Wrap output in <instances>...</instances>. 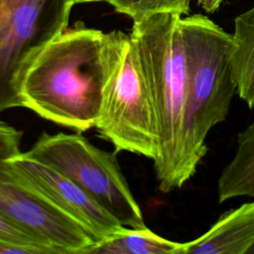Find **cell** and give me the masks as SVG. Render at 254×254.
Returning a JSON list of instances; mask_svg holds the SVG:
<instances>
[{
	"instance_id": "277c9868",
	"label": "cell",
	"mask_w": 254,
	"mask_h": 254,
	"mask_svg": "<svg viewBox=\"0 0 254 254\" xmlns=\"http://www.w3.org/2000/svg\"><path fill=\"white\" fill-rule=\"evenodd\" d=\"M102 103L94 127L115 151L155 160L159 150L158 120L150 88L130 36L105 33Z\"/></svg>"
},
{
	"instance_id": "5bb4252c",
	"label": "cell",
	"mask_w": 254,
	"mask_h": 254,
	"mask_svg": "<svg viewBox=\"0 0 254 254\" xmlns=\"http://www.w3.org/2000/svg\"><path fill=\"white\" fill-rule=\"evenodd\" d=\"M0 241L29 247L37 250L39 254H54V252L44 246L38 239L17 225L12 219L0 211Z\"/></svg>"
},
{
	"instance_id": "9c48e42d",
	"label": "cell",
	"mask_w": 254,
	"mask_h": 254,
	"mask_svg": "<svg viewBox=\"0 0 254 254\" xmlns=\"http://www.w3.org/2000/svg\"><path fill=\"white\" fill-rule=\"evenodd\" d=\"M254 247V200L223 213L185 254H249Z\"/></svg>"
},
{
	"instance_id": "52a82bcc",
	"label": "cell",
	"mask_w": 254,
	"mask_h": 254,
	"mask_svg": "<svg viewBox=\"0 0 254 254\" xmlns=\"http://www.w3.org/2000/svg\"><path fill=\"white\" fill-rule=\"evenodd\" d=\"M22 134L0 121V211L54 254H88L93 236L11 175L7 160L21 153Z\"/></svg>"
},
{
	"instance_id": "30bf717a",
	"label": "cell",
	"mask_w": 254,
	"mask_h": 254,
	"mask_svg": "<svg viewBox=\"0 0 254 254\" xmlns=\"http://www.w3.org/2000/svg\"><path fill=\"white\" fill-rule=\"evenodd\" d=\"M235 153L217 181L219 203L236 197H254V121L237 136Z\"/></svg>"
},
{
	"instance_id": "e0dca14e",
	"label": "cell",
	"mask_w": 254,
	"mask_h": 254,
	"mask_svg": "<svg viewBox=\"0 0 254 254\" xmlns=\"http://www.w3.org/2000/svg\"><path fill=\"white\" fill-rule=\"evenodd\" d=\"M97 1H107V0H74V4L86 3V2H97Z\"/></svg>"
},
{
	"instance_id": "9a60e30c",
	"label": "cell",
	"mask_w": 254,
	"mask_h": 254,
	"mask_svg": "<svg viewBox=\"0 0 254 254\" xmlns=\"http://www.w3.org/2000/svg\"><path fill=\"white\" fill-rule=\"evenodd\" d=\"M39 254V252L33 248L23 247L0 241V254Z\"/></svg>"
},
{
	"instance_id": "ba28073f",
	"label": "cell",
	"mask_w": 254,
	"mask_h": 254,
	"mask_svg": "<svg viewBox=\"0 0 254 254\" xmlns=\"http://www.w3.org/2000/svg\"><path fill=\"white\" fill-rule=\"evenodd\" d=\"M7 164L11 175L20 184L83 226L96 243L123 227L84 190L53 167L23 152L10 157Z\"/></svg>"
},
{
	"instance_id": "8fae6325",
	"label": "cell",
	"mask_w": 254,
	"mask_h": 254,
	"mask_svg": "<svg viewBox=\"0 0 254 254\" xmlns=\"http://www.w3.org/2000/svg\"><path fill=\"white\" fill-rule=\"evenodd\" d=\"M234 51L231 64L236 92L254 108V5L234 20Z\"/></svg>"
},
{
	"instance_id": "4fadbf2b",
	"label": "cell",
	"mask_w": 254,
	"mask_h": 254,
	"mask_svg": "<svg viewBox=\"0 0 254 254\" xmlns=\"http://www.w3.org/2000/svg\"><path fill=\"white\" fill-rule=\"evenodd\" d=\"M119 13L125 14L133 21L159 14L171 13L186 16L190 12V0H107Z\"/></svg>"
},
{
	"instance_id": "7c38bea8",
	"label": "cell",
	"mask_w": 254,
	"mask_h": 254,
	"mask_svg": "<svg viewBox=\"0 0 254 254\" xmlns=\"http://www.w3.org/2000/svg\"><path fill=\"white\" fill-rule=\"evenodd\" d=\"M187 242L166 239L147 226H123L119 231L97 242L88 254H185Z\"/></svg>"
},
{
	"instance_id": "ac0fdd59",
	"label": "cell",
	"mask_w": 254,
	"mask_h": 254,
	"mask_svg": "<svg viewBox=\"0 0 254 254\" xmlns=\"http://www.w3.org/2000/svg\"><path fill=\"white\" fill-rule=\"evenodd\" d=\"M249 254H254V247L252 248V250L250 251V253H249Z\"/></svg>"
},
{
	"instance_id": "2e32d148",
	"label": "cell",
	"mask_w": 254,
	"mask_h": 254,
	"mask_svg": "<svg viewBox=\"0 0 254 254\" xmlns=\"http://www.w3.org/2000/svg\"><path fill=\"white\" fill-rule=\"evenodd\" d=\"M197 2H198V5L205 12L212 13V12H215L219 8V6L223 2V0H198Z\"/></svg>"
},
{
	"instance_id": "7a4b0ae2",
	"label": "cell",
	"mask_w": 254,
	"mask_h": 254,
	"mask_svg": "<svg viewBox=\"0 0 254 254\" xmlns=\"http://www.w3.org/2000/svg\"><path fill=\"white\" fill-rule=\"evenodd\" d=\"M182 16L159 13L133 21L129 34L138 53L155 107L159 150L154 170L159 190H180L188 181L184 160L187 67L179 21Z\"/></svg>"
},
{
	"instance_id": "6da1fadb",
	"label": "cell",
	"mask_w": 254,
	"mask_h": 254,
	"mask_svg": "<svg viewBox=\"0 0 254 254\" xmlns=\"http://www.w3.org/2000/svg\"><path fill=\"white\" fill-rule=\"evenodd\" d=\"M104 37L82 23L65 29L26 70L23 107L79 133L94 127L102 103Z\"/></svg>"
},
{
	"instance_id": "3957f363",
	"label": "cell",
	"mask_w": 254,
	"mask_h": 254,
	"mask_svg": "<svg viewBox=\"0 0 254 254\" xmlns=\"http://www.w3.org/2000/svg\"><path fill=\"white\" fill-rule=\"evenodd\" d=\"M187 67L184 160L189 180L207 153L209 131L223 122L236 92L231 59L232 34L202 14L179 21Z\"/></svg>"
},
{
	"instance_id": "8992f818",
	"label": "cell",
	"mask_w": 254,
	"mask_h": 254,
	"mask_svg": "<svg viewBox=\"0 0 254 254\" xmlns=\"http://www.w3.org/2000/svg\"><path fill=\"white\" fill-rule=\"evenodd\" d=\"M74 0H0V113L23 107L21 82L67 27Z\"/></svg>"
},
{
	"instance_id": "5b68a950",
	"label": "cell",
	"mask_w": 254,
	"mask_h": 254,
	"mask_svg": "<svg viewBox=\"0 0 254 254\" xmlns=\"http://www.w3.org/2000/svg\"><path fill=\"white\" fill-rule=\"evenodd\" d=\"M23 153L64 175L121 225L146 227L142 210L119 166L117 151L102 150L79 132H44Z\"/></svg>"
}]
</instances>
